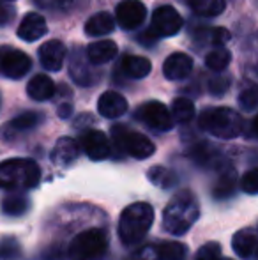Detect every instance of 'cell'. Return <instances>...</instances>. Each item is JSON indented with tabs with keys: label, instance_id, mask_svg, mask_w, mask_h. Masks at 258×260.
Here are the masks:
<instances>
[{
	"label": "cell",
	"instance_id": "26",
	"mask_svg": "<svg viewBox=\"0 0 258 260\" xmlns=\"http://www.w3.org/2000/svg\"><path fill=\"white\" fill-rule=\"evenodd\" d=\"M170 115H172L173 122H179V124L190 122V120L195 117V105H193V101L188 100V98H177V100H173L172 112H170Z\"/></svg>",
	"mask_w": 258,
	"mask_h": 260
},
{
	"label": "cell",
	"instance_id": "38",
	"mask_svg": "<svg viewBox=\"0 0 258 260\" xmlns=\"http://www.w3.org/2000/svg\"><path fill=\"white\" fill-rule=\"evenodd\" d=\"M13 16H14L13 7L7 6V4L0 6V25H7L11 20H13Z\"/></svg>",
	"mask_w": 258,
	"mask_h": 260
},
{
	"label": "cell",
	"instance_id": "42",
	"mask_svg": "<svg viewBox=\"0 0 258 260\" xmlns=\"http://www.w3.org/2000/svg\"><path fill=\"white\" fill-rule=\"evenodd\" d=\"M35 4H38L39 7H53L55 6V0H35Z\"/></svg>",
	"mask_w": 258,
	"mask_h": 260
},
{
	"label": "cell",
	"instance_id": "31",
	"mask_svg": "<svg viewBox=\"0 0 258 260\" xmlns=\"http://www.w3.org/2000/svg\"><path fill=\"white\" fill-rule=\"evenodd\" d=\"M230 83H232V78L228 75H216L214 78L209 80V92L212 96H223L227 94V90L230 89Z\"/></svg>",
	"mask_w": 258,
	"mask_h": 260
},
{
	"label": "cell",
	"instance_id": "35",
	"mask_svg": "<svg viewBox=\"0 0 258 260\" xmlns=\"http://www.w3.org/2000/svg\"><path fill=\"white\" fill-rule=\"evenodd\" d=\"M241 188L244 189L246 193H249V195H255L258 191V172L255 168L244 174V177H242V181H241Z\"/></svg>",
	"mask_w": 258,
	"mask_h": 260
},
{
	"label": "cell",
	"instance_id": "32",
	"mask_svg": "<svg viewBox=\"0 0 258 260\" xmlns=\"http://www.w3.org/2000/svg\"><path fill=\"white\" fill-rule=\"evenodd\" d=\"M239 105L241 108H244V112H255L258 105V96L255 87H248L239 94Z\"/></svg>",
	"mask_w": 258,
	"mask_h": 260
},
{
	"label": "cell",
	"instance_id": "8",
	"mask_svg": "<svg viewBox=\"0 0 258 260\" xmlns=\"http://www.w3.org/2000/svg\"><path fill=\"white\" fill-rule=\"evenodd\" d=\"M136 117L156 131H170L173 126L170 110L159 101H149V103L141 105L136 112Z\"/></svg>",
	"mask_w": 258,
	"mask_h": 260
},
{
	"label": "cell",
	"instance_id": "10",
	"mask_svg": "<svg viewBox=\"0 0 258 260\" xmlns=\"http://www.w3.org/2000/svg\"><path fill=\"white\" fill-rule=\"evenodd\" d=\"M92 66L94 64H90L85 52L82 48H76L71 53V58H69V75L78 85L89 87L97 80V75L92 69Z\"/></svg>",
	"mask_w": 258,
	"mask_h": 260
},
{
	"label": "cell",
	"instance_id": "44",
	"mask_svg": "<svg viewBox=\"0 0 258 260\" xmlns=\"http://www.w3.org/2000/svg\"><path fill=\"white\" fill-rule=\"evenodd\" d=\"M221 260H232V258H223V257H221Z\"/></svg>",
	"mask_w": 258,
	"mask_h": 260
},
{
	"label": "cell",
	"instance_id": "18",
	"mask_svg": "<svg viewBox=\"0 0 258 260\" xmlns=\"http://www.w3.org/2000/svg\"><path fill=\"white\" fill-rule=\"evenodd\" d=\"M117 52H119V48L114 41H104L103 39V41H97V43L89 45V48L85 50V55L90 60V64L101 66V64L110 62L112 58H115Z\"/></svg>",
	"mask_w": 258,
	"mask_h": 260
},
{
	"label": "cell",
	"instance_id": "16",
	"mask_svg": "<svg viewBox=\"0 0 258 260\" xmlns=\"http://www.w3.org/2000/svg\"><path fill=\"white\" fill-rule=\"evenodd\" d=\"M97 110L103 117L106 119H119L121 115H124L128 112V101L124 100V96H121L119 92L108 90L97 101Z\"/></svg>",
	"mask_w": 258,
	"mask_h": 260
},
{
	"label": "cell",
	"instance_id": "34",
	"mask_svg": "<svg viewBox=\"0 0 258 260\" xmlns=\"http://www.w3.org/2000/svg\"><path fill=\"white\" fill-rule=\"evenodd\" d=\"M18 255H20V244H18L13 237L2 241V244H0V258L13 260V258H16Z\"/></svg>",
	"mask_w": 258,
	"mask_h": 260
},
{
	"label": "cell",
	"instance_id": "14",
	"mask_svg": "<svg viewBox=\"0 0 258 260\" xmlns=\"http://www.w3.org/2000/svg\"><path fill=\"white\" fill-rule=\"evenodd\" d=\"M48 32V27H46V21L41 14L38 13H28L23 16L20 27H18V38L23 39V41H38L43 36Z\"/></svg>",
	"mask_w": 258,
	"mask_h": 260
},
{
	"label": "cell",
	"instance_id": "24",
	"mask_svg": "<svg viewBox=\"0 0 258 260\" xmlns=\"http://www.w3.org/2000/svg\"><path fill=\"white\" fill-rule=\"evenodd\" d=\"M235 184H237V175H235L234 168H225L217 177V182L214 186V197L219 200H225L228 197L234 195Z\"/></svg>",
	"mask_w": 258,
	"mask_h": 260
},
{
	"label": "cell",
	"instance_id": "12",
	"mask_svg": "<svg viewBox=\"0 0 258 260\" xmlns=\"http://www.w3.org/2000/svg\"><path fill=\"white\" fill-rule=\"evenodd\" d=\"M115 14H117V23L122 28L134 30V28H138L145 21L147 9L138 0H122L117 6V9H115Z\"/></svg>",
	"mask_w": 258,
	"mask_h": 260
},
{
	"label": "cell",
	"instance_id": "13",
	"mask_svg": "<svg viewBox=\"0 0 258 260\" xmlns=\"http://www.w3.org/2000/svg\"><path fill=\"white\" fill-rule=\"evenodd\" d=\"M65 46L60 41L53 39L39 48V60L46 71H59L65 60Z\"/></svg>",
	"mask_w": 258,
	"mask_h": 260
},
{
	"label": "cell",
	"instance_id": "15",
	"mask_svg": "<svg viewBox=\"0 0 258 260\" xmlns=\"http://www.w3.org/2000/svg\"><path fill=\"white\" fill-rule=\"evenodd\" d=\"M191 69H193V58L182 52L172 53L163 64V73L168 80L186 78V76H190Z\"/></svg>",
	"mask_w": 258,
	"mask_h": 260
},
{
	"label": "cell",
	"instance_id": "2",
	"mask_svg": "<svg viewBox=\"0 0 258 260\" xmlns=\"http://www.w3.org/2000/svg\"><path fill=\"white\" fill-rule=\"evenodd\" d=\"M41 181V168L27 157H13L0 163V188L6 191L32 189Z\"/></svg>",
	"mask_w": 258,
	"mask_h": 260
},
{
	"label": "cell",
	"instance_id": "23",
	"mask_svg": "<svg viewBox=\"0 0 258 260\" xmlns=\"http://www.w3.org/2000/svg\"><path fill=\"white\" fill-rule=\"evenodd\" d=\"M195 14L205 18L217 16L227 7V0H182Z\"/></svg>",
	"mask_w": 258,
	"mask_h": 260
},
{
	"label": "cell",
	"instance_id": "27",
	"mask_svg": "<svg viewBox=\"0 0 258 260\" xmlns=\"http://www.w3.org/2000/svg\"><path fill=\"white\" fill-rule=\"evenodd\" d=\"M232 60V55L228 52L225 46H216V48L212 50V52L207 53L205 57V66L210 69V71H225V69L228 68V64H230Z\"/></svg>",
	"mask_w": 258,
	"mask_h": 260
},
{
	"label": "cell",
	"instance_id": "40",
	"mask_svg": "<svg viewBox=\"0 0 258 260\" xmlns=\"http://www.w3.org/2000/svg\"><path fill=\"white\" fill-rule=\"evenodd\" d=\"M72 2L75 0H55V6L60 7V9H69L72 6Z\"/></svg>",
	"mask_w": 258,
	"mask_h": 260
},
{
	"label": "cell",
	"instance_id": "19",
	"mask_svg": "<svg viewBox=\"0 0 258 260\" xmlns=\"http://www.w3.org/2000/svg\"><path fill=\"white\" fill-rule=\"evenodd\" d=\"M27 94L34 101H46L55 94V83H53V80L50 76L38 75L28 82Z\"/></svg>",
	"mask_w": 258,
	"mask_h": 260
},
{
	"label": "cell",
	"instance_id": "41",
	"mask_svg": "<svg viewBox=\"0 0 258 260\" xmlns=\"http://www.w3.org/2000/svg\"><path fill=\"white\" fill-rule=\"evenodd\" d=\"M59 115L64 117V119H65V117H69V115H71V106H69V105H62L59 108Z\"/></svg>",
	"mask_w": 258,
	"mask_h": 260
},
{
	"label": "cell",
	"instance_id": "9",
	"mask_svg": "<svg viewBox=\"0 0 258 260\" xmlns=\"http://www.w3.org/2000/svg\"><path fill=\"white\" fill-rule=\"evenodd\" d=\"M80 145H82L83 152L94 161L106 159L112 154L110 140H108L103 131H97V129L85 131L82 135V138H80Z\"/></svg>",
	"mask_w": 258,
	"mask_h": 260
},
{
	"label": "cell",
	"instance_id": "45",
	"mask_svg": "<svg viewBox=\"0 0 258 260\" xmlns=\"http://www.w3.org/2000/svg\"><path fill=\"white\" fill-rule=\"evenodd\" d=\"M6 2H13V0H6Z\"/></svg>",
	"mask_w": 258,
	"mask_h": 260
},
{
	"label": "cell",
	"instance_id": "21",
	"mask_svg": "<svg viewBox=\"0 0 258 260\" xmlns=\"http://www.w3.org/2000/svg\"><path fill=\"white\" fill-rule=\"evenodd\" d=\"M114 28H115L114 16H110L108 13H97L85 23V34L90 36V38H101V36H106L110 32H114Z\"/></svg>",
	"mask_w": 258,
	"mask_h": 260
},
{
	"label": "cell",
	"instance_id": "5",
	"mask_svg": "<svg viewBox=\"0 0 258 260\" xmlns=\"http://www.w3.org/2000/svg\"><path fill=\"white\" fill-rule=\"evenodd\" d=\"M108 248V237L101 229L80 232L67 250L69 260H97Z\"/></svg>",
	"mask_w": 258,
	"mask_h": 260
},
{
	"label": "cell",
	"instance_id": "29",
	"mask_svg": "<svg viewBox=\"0 0 258 260\" xmlns=\"http://www.w3.org/2000/svg\"><path fill=\"white\" fill-rule=\"evenodd\" d=\"M28 206H30V202H28L27 197L21 195V193H11V195H7L2 202L4 212L9 214V216L25 214V212L28 211Z\"/></svg>",
	"mask_w": 258,
	"mask_h": 260
},
{
	"label": "cell",
	"instance_id": "1",
	"mask_svg": "<svg viewBox=\"0 0 258 260\" xmlns=\"http://www.w3.org/2000/svg\"><path fill=\"white\" fill-rule=\"evenodd\" d=\"M200 216L198 200L191 191H179L173 195L163 211V229L172 236L186 234Z\"/></svg>",
	"mask_w": 258,
	"mask_h": 260
},
{
	"label": "cell",
	"instance_id": "28",
	"mask_svg": "<svg viewBox=\"0 0 258 260\" xmlns=\"http://www.w3.org/2000/svg\"><path fill=\"white\" fill-rule=\"evenodd\" d=\"M186 246L177 241H166L156 248V258L159 260H184Z\"/></svg>",
	"mask_w": 258,
	"mask_h": 260
},
{
	"label": "cell",
	"instance_id": "37",
	"mask_svg": "<svg viewBox=\"0 0 258 260\" xmlns=\"http://www.w3.org/2000/svg\"><path fill=\"white\" fill-rule=\"evenodd\" d=\"M212 156H214V149L210 147L209 144H205V142H203L202 145H198L193 152V157L198 161V163H207Z\"/></svg>",
	"mask_w": 258,
	"mask_h": 260
},
{
	"label": "cell",
	"instance_id": "30",
	"mask_svg": "<svg viewBox=\"0 0 258 260\" xmlns=\"http://www.w3.org/2000/svg\"><path fill=\"white\" fill-rule=\"evenodd\" d=\"M147 175H149V181L154 186H158V188L166 189L175 184V175H173V172H170L168 168H165V167H159V165L158 167L149 168Z\"/></svg>",
	"mask_w": 258,
	"mask_h": 260
},
{
	"label": "cell",
	"instance_id": "11",
	"mask_svg": "<svg viewBox=\"0 0 258 260\" xmlns=\"http://www.w3.org/2000/svg\"><path fill=\"white\" fill-rule=\"evenodd\" d=\"M30 58L27 53L20 52V50H9L4 55H0V71L4 76L11 80H20L30 71Z\"/></svg>",
	"mask_w": 258,
	"mask_h": 260
},
{
	"label": "cell",
	"instance_id": "7",
	"mask_svg": "<svg viewBox=\"0 0 258 260\" xmlns=\"http://www.w3.org/2000/svg\"><path fill=\"white\" fill-rule=\"evenodd\" d=\"M182 16L172 6H161L152 14L151 30L156 38H172L182 28Z\"/></svg>",
	"mask_w": 258,
	"mask_h": 260
},
{
	"label": "cell",
	"instance_id": "22",
	"mask_svg": "<svg viewBox=\"0 0 258 260\" xmlns=\"http://www.w3.org/2000/svg\"><path fill=\"white\" fill-rule=\"evenodd\" d=\"M232 246L234 251L239 257H251L253 251L256 248V234L253 229H244L235 232L234 239H232Z\"/></svg>",
	"mask_w": 258,
	"mask_h": 260
},
{
	"label": "cell",
	"instance_id": "36",
	"mask_svg": "<svg viewBox=\"0 0 258 260\" xmlns=\"http://www.w3.org/2000/svg\"><path fill=\"white\" fill-rule=\"evenodd\" d=\"M210 36V43L216 46H225L228 41H230V32L223 27H216V28H210L209 30Z\"/></svg>",
	"mask_w": 258,
	"mask_h": 260
},
{
	"label": "cell",
	"instance_id": "3",
	"mask_svg": "<svg viewBox=\"0 0 258 260\" xmlns=\"http://www.w3.org/2000/svg\"><path fill=\"white\" fill-rule=\"evenodd\" d=\"M154 223V209L145 202L131 204L121 212L119 218V237L126 246L136 244L143 239Z\"/></svg>",
	"mask_w": 258,
	"mask_h": 260
},
{
	"label": "cell",
	"instance_id": "39",
	"mask_svg": "<svg viewBox=\"0 0 258 260\" xmlns=\"http://www.w3.org/2000/svg\"><path fill=\"white\" fill-rule=\"evenodd\" d=\"M156 36L152 34V30H147L145 34H141V36H138V41L140 43H143V46H152V43L156 41Z\"/></svg>",
	"mask_w": 258,
	"mask_h": 260
},
{
	"label": "cell",
	"instance_id": "6",
	"mask_svg": "<svg viewBox=\"0 0 258 260\" xmlns=\"http://www.w3.org/2000/svg\"><path fill=\"white\" fill-rule=\"evenodd\" d=\"M112 135H114V140L126 154L136 157V159H145V157H151L156 152V145L149 140L145 135L138 133V131L128 129L122 124L112 127Z\"/></svg>",
	"mask_w": 258,
	"mask_h": 260
},
{
	"label": "cell",
	"instance_id": "33",
	"mask_svg": "<svg viewBox=\"0 0 258 260\" xmlns=\"http://www.w3.org/2000/svg\"><path fill=\"white\" fill-rule=\"evenodd\" d=\"M196 260H221L219 243H205L196 251Z\"/></svg>",
	"mask_w": 258,
	"mask_h": 260
},
{
	"label": "cell",
	"instance_id": "20",
	"mask_svg": "<svg viewBox=\"0 0 258 260\" xmlns=\"http://www.w3.org/2000/svg\"><path fill=\"white\" fill-rule=\"evenodd\" d=\"M121 68L126 76L134 78V80H140V78H145V76L151 73L152 64L149 58L140 57V55H126V57L122 58Z\"/></svg>",
	"mask_w": 258,
	"mask_h": 260
},
{
	"label": "cell",
	"instance_id": "4",
	"mask_svg": "<svg viewBox=\"0 0 258 260\" xmlns=\"http://www.w3.org/2000/svg\"><path fill=\"white\" fill-rule=\"evenodd\" d=\"M198 124L203 131L214 135L223 140H230L242 133L244 129V120L235 110L227 106H217V108H207L200 113Z\"/></svg>",
	"mask_w": 258,
	"mask_h": 260
},
{
	"label": "cell",
	"instance_id": "43",
	"mask_svg": "<svg viewBox=\"0 0 258 260\" xmlns=\"http://www.w3.org/2000/svg\"><path fill=\"white\" fill-rule=\"evenodd\" d=\"M255 126H256V119H253L251 122H249V138H255Z\"/></svg>",
	"mask_w": 258,
	"mask_h": 260
},
{
	"label": "cell",
	"instance_id": "25",
	"mask_svg": "<svg viewBox=\"0 0 258 260\" xmlns=\"http://www.w3.org/2000/svg\"><path fill=\"white\" fill-rule=\"evenodd\" d=\"M41 120V115L38 112H25L21 115H18L16 119H13L6 126V129L2 133H6L9 137L11 133H21V131H28L32 127H35Z\"/></svg>",
	"mask_w": 258,
	"mask_h": 260
},
{
	"label": "cell",
	"instance_id": "17",
	"mask_svg": "<svg viewBox=\"0 0 258 260\" xmlns=\"http://www.w3.org/2000/svg\"><path fill=\"white\" fill-rule=\"evenodd\" d=\"M80 154V147L72 138L62 137L52 151V161L59 167H69Z\"/></svg>",
	"mask_w": 258,
	"mask_h": 260
}]
</instances>
